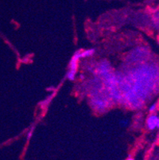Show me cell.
<instances>
[{
    "label": "cell",
    "instance_id": "6da1fadb",
    "mask_svg": "<svg viewBox=\"0 0 159 160\" xmlns=\"http://www.w3.org/2000/svg\"><path fill=\"white\" fill-rule=\"evenodd\" d=\"M80 59H81V51L79 50L74 53L69 62L68 70L66 74L67 79L69 80V81H74V79H75L77 67H78V62L80 61Z\"/></svg>",
    "mask_w": 159,
    "mask_h": 160
},
{
    "label": "cell",
    "instance_id": "7a4b0ae2",
    "mask_svg": "<svg viewBox=\"0 0 159 160\" xmlns=\"http://www.w3.org/2000/svg\"><path fill=\"white\" fill-rule=\"evenodd\" d=\"M157 124H158V116L154 114L149 116L147 120V125L150 130H154L157 128Z\"/></svg>",
    "mask_w": 159,
    "mask_h": 160
},
{
    "label": "cell",
    "instance_id": "3957f363",
    "mask_svg": "<svg viewBox=\"0 0 159 160\" xmlns=\"http://www.w3.org/2000/svg\"><path fill=\"white\" fill-rule=\"evenodd\" d=\"M95 49H87V50H84V51H81V58H88V57H91L94 54Z\"/></svg>",
    "mask_w": 159,
    "mask_h": 160
},
{
    "label": "cell",
    "instance_id": "277c9868",
    "mask_svg": "<svg viewBox=\"0 0 159 160\" xmlns=\"http://www.w3.org/2000/svg\"><path fill=\"white\" fill-rule=\"evenodd\" d=\"M156 110H157V105H156L155 104H152V105L150 107V108H149V111L151 112V113L154 112H156Z\"/></svg>",
    "mask_w": 159,
    "mask_h": 160
},
{
    "label": "cell",
    "instance_id": "5b68a950",
    "mask_svg": "<svg viewBox=\"0 0 159 160\" xmlns=\"http://www.w3.org/2000/svg\"><path fill=\"white\" fill-rule=\"evenodd\" d=\"M127 123H128V120H122V121H120V124L122 125V127H123V126H127Z\"/></svg>",
    "mask_w": 159,
    "mask_h": 160
},
{
    "label": "cell",
    "instance_id": "8992f818",
    "mask_svg": "<svg viewBox=\"0 0 159 160\" xmlns=\"http://www.w3.org/2000/svg\"><path fill=\"white\" fill-rule=\"evenodd\" d=\"M126 160H135V159H134V158H127V159H126Z\"/></svg>",
    "mask_w": 159,
    "mask_h": 160
},
{
    "label": "cell",
    "instance_id": "52a82bcc",
    "mask_svg": "<svg viewBox=\"0 0 159 160\" xmlns=\"http://www.w3.org/2000/svg\"><path fill=\"white\" fill-rule=\"evenodd\" d=\"M157 128H159V116H158V124H157Z\"/></svg>",
    "mask_w": 159,
    "mask_h": 160
}]
</instances>
